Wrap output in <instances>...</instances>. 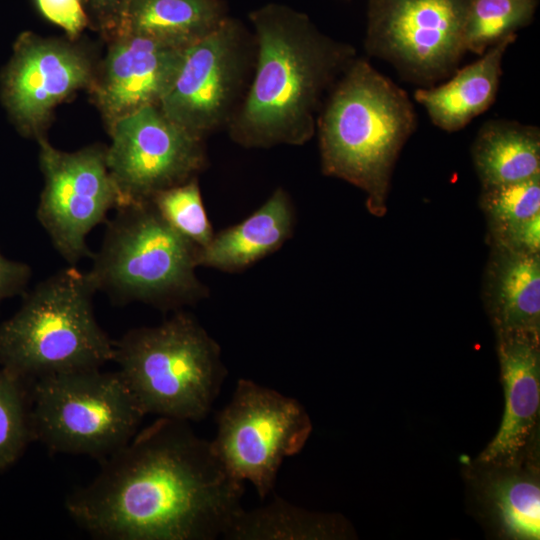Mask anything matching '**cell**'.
<instances>
[{
  "mask_svg": "<svg viewBox=\"0 0 540 540\" xmlns=\"http://www.w3.org/2000/svg\"><path fill=\"white\" fill-rule=\"evenodd\" d=\"M243 482L189 422L158 417L65 501L104 540H214L243 509Z\"/></svg>",
  "mask_w": 540,
  "mask_h": 540,
  "instance_id": "cell-1",
  "label": "cell"
},
{
  "mask_svg": "<svg viewBox=\"0 0 540 540\" xmlns=\"http://www.w3.org/2000/svg\"><path fill=\"white\" fill-rule=\"evenodd\" d=\"M249 20L254 72L227 124L229 135L247 148L303 145L316 133L322 104L356 51L284 4H265Z\"/></svg>",
  "mask_w": 540,
  "mask_h": 540,
  "instance_id": "cell-2",
  "label": "cell"
},
{
  "mask_svg": "<svg viewBox=\"0 0 540 540\" xmlns=\"http://www.w3.org/2000/svg\"><path fill=\"white\" fill-rule=\"evenodd\" d=\"M416 128L405 90L356 57L317 117L322 172L361 189L369 212L383 216L395 163Z\"/></svg>",
  "mask_w": 540,
  "mask_h": 540,
  "instance_id": "cell-3",
  "label": "cell"
},
{
  "mask_svg": "<svg viewBox=\"0 0 540 540\" xmlns=\"http://www.w3.org/2000/svg\"><path fill=\"white\" fill-rule=\"evenodd\" d=\"M95 294L74 265L26 290L19 309L0 324V367L32 383L113 361L114 341L97 322Z\"/></svg>",
  "mask_w": 540,
  "mask_h": 540,
  "instance_id": "cell-4",
  "label": "cell"
},
{
  "mask_svg": "<svg viewBox=\"0 0 540 540\" xmlns=\"http://www.w3.org/2000/svg\"><path fill=\"white\" fill-rule=\"evenodd\" d=\"M86 276L115 303L177 310L206 294L195 270L200 248L177 232L150 201L115 209Z\"/></svg>",
  "mask_w": 540,
  "mask_h": 540,
  "instance_id": "cell-5",
  "label": "cell"
},
{
  "mask_svg": "<svg viewBox=\"0 0 540 540\" xmlns=\"http://www.w3.org/2000/svg\"><path fill=\"white\" fill-rule=\"evenodd\" d=\"M113 361L146 415L189 423L207 417L226 377L220 346L182 311L127 331Z\"/></svg>",
  "mask_w": 540,
  "mask_h": 540,
  "instance_id": "cell-6",
  "label": "cell"
},
{
  "mask_svg": "<svg viewBox=\"0 0 540 540\" xmlns=\"http://www.w3.org/2000/svg\"><path fill=\"white\" fill-rule=\"evenodd\" d=\"M31 412L34 441L99 461L124 447L146 415L120 373L100 368L33 381Z\"/></svg>",
  "mask_w": 540,
  "mask_h": 540,
  "instance_id": "cell-7",
  "label": "cell"
},
{
  "mask_svg": "<svg viewBox=\"0 0 540 540\" xmlns=\"http://www.w3.org/2000/svg\"><path fill=\"white\" fill-rule=\"evenodd\" d=\"M311 432L310 416L297 399L240 379L218 414L211 442L229 472L249 481L264 499L274 489L283 460L299 453Z\"/></svg>",
  "mask_w": 540,
  "mask_h": 540,
  "instance_id": "cell-8",
  "label": "cell"
},
{
  "mask_svg": "<svg viewBox=\"0 0 540 540\" xmlns=\"http://www.w3.org/2000/svg\"><path fill=\"white\" fill-rule=\"evenodd\" d=\"M472 0H368L364 47L406 81L434 86L467 53L463 31Z\"/></svg>",
  "mask_w": 540,
  "mask_h": 540,
  "instance_id": "cell-9",
  "label": "cell"
},
{
  "mask_svg": "<svg viewBox=\"0 0 540 540\" xmlns=\"http://www.w3.org/2000/svg\"><path fill=\"white\" fill-rule=\"evenodd\" d=\"M254 58L253 36L240 21L227 16L209 34L184 48L160 109L204 139L230 121L249 85Z\"/></svg>",
  "mask_w": 540,
  "mask_h": 540,
  "instance_id": "cell-10",
  "label": "cell"
},
{
  "mask_svg": "<svg viewBox=\"0 0 540 540\" xmlns=\"http://www.w3.org/2000/svg\"><path fill=\"white\" fill-rule=\"evenodd\" d=\"M39 142L44 178L36 217L58 254L74 265L91 257L88 234L121 205L106 162V148L89 146L74 152Z\"/></svg>",
  "mask_w": 540,
  "mask_h": 540,
  "instance_id": "cell-11",
  "label": "cell"
},
{
  "mask_svg": "<svg viewBox=\"0 0 540 540\" xmlns=\"http://www.w3.org/2000/svg\"><path fill=\"white\" fill-rule=\"evenodd\" d=\"M106 162L121 205L150 201L205 166L202 138L168 118L158 105L141 108L110 126Z\"/></svg>",
  "mask_w": 540,
  "mask_h": 540,
  "instance_id": "cell-12",
  "label": "cell"
},
{
  "mask_svg": "<svg viewBox=\"0 0 540 540\" xmlns=\"http://www.w3.org/2000/svg\"><path fill=\"white\" fill-rule=\"evenodd\" d=\"M94 78L90 59L76 45L24 32L1 75V97L18 131L39 139L52 110Z\"/></svg>",
  "mask_w": 540,
  "mask_h": 540,
  "instance_id": "cell-13",
  "label": "cell"
},
{
  "mask_svg": "<svg viewBox=\"0 0 540 540\" xmlns=\"http://www.w3.org/2000/svg\"><path fill=\"white\" fill-rule=\"evenodd\" d=\"M92 88L109 126L141 108L160 104L177 73L184 48L131 34H113Z\"/></svg>",
  "mask_w": 540,
  "mask_h": 540,
  "instance_id": "cell-14",
  "label": "cell"
},
{
  "mask_svg": "<svg viewBox=\"0 0 540 540\" xmlns=\"http://www.w3.org/2000/svg\"><path fill=\"white\" fill-rule=\"evenodd\" d=\"M496 334L505 405L499 429L480 460L506 465L526 446L538 416L540 334L520 331Z\"/></svg>",
  "mask_w": 540,
  "mask_h": 540,
  "instance_id": "cell-15",
  "label": "cell"
},
{
  "mask_svg": "<svg viewBox=\"0 0 540 540\" xmlns=\"http://www.w3.org/2000/svg\"><path fill=\"white\" fill-rule=\"evenodd\" d=\"M482 298L496 333L540 334V254L490 247Z\"/></svg>",
  "mask_w": 540,
  "mask_h": 540,
  "instance_id": "cell-16",
  "label": "cell"
},
{
  "mask_svg": "<svg viewBox=\"0 0 540 540\" xmlns=\"http://www.w3.org/2000/svg\"><path fill=\"white\" fill-rule=\"evenodd\" d=\"M516 38L490 47L477 61L457 69L446 82L415 90L414 99L435 126L449 133L459 131L491 107L500 85L503 57Z\"/></svg>",
  "mask_w": 540,
  "mask_h": 540,
  "instance_id": "cell-17",
  "label": "cell"
},
{
  "mask_svg": "<svg viewBox=\"0 0 540 540\" xmlns=\"http://www.w3.org/2000/svg\"><path fill=\"white\" fill-rule=\"evenodd\" d=\"M293 223L291 201L283 189H276L248 218L214 234L199 251V266L242 270L279 249L292 235Z\"/></svg>",
  "mask_w": 540,
  "mask_h": 540,
  "instance_id": "cell-18",
  "label": "cell"
},
{
  "mask_svg": "<svg viewBox=\"0 0 540 540\" xmlns=\"http://www.w3.org/2000/svg\"><path fill=\"white\" fill-rule=\"evenodd\" d=\"M227 16L223 0H130L110 32L186 48Z\"/></svg>",
  "mask_w": 540,
  "mask_h": 540,
  "instance_id": "cell-19",
  "label": "cell"
},
{
  "mask_svg": "<svg viewBox=\"0 0 540 540\" xmlns=\"http://www.w3.org/2000/svg\"><path fill=\"white\" fill-rule=\"evenodd\" d=\"M481 187L540 176V129L508 119L482 124L471 146Z\"/></svg>",
  "mask_w": 540,
  "mask_h": 540,
  "instance_id": "cell-20",
  "label": "cell"
},
{
  "mask_svg": "<svg viewBox=\"0 0 540 540\" xmlns=\"http://www.w3.org/2000/svg\"><path fill=\"white\" fill-rule=\"evenodd\" d=\"M344 521L310 512L275 496L268 504L242 509L223 538L228 540H312L346 536Z\"/></svg>",
  "mask_w": 540,
  "mask_h": 540,
  "instance_id": "cell-21",
  "label": "cell"
},
{
  "mask_svg": "<svg viewBox=\"0 0 540 540\" xmlns=\"http://www.w3.org/2000/svg\"><path fill=\"white\" fill-rule=\"evenodd\" d=\"M539 0H472L466 15L463 39L466 52L482 55L495 44L513 37L530 25Z\"/></svg>",
  "mask_w": 540,
  "mask_h": 540,
  "instance_id": "cell-22",
  "label": "cell"
},
{
  "mask_svg": "<svg viewBox=\"0 0 540 540\" xmlns=\"http://www.w3.org/2000/svg\"><path fill=\"white\" fill-rule=\"evenodd\" d=\"M32 441L31 382L0 367V472L15 464Z\"/></svg>",
  "mask_w": 540,
  "mask_h": 540,
  "instance_id": "cell-23",
  "label": "cell"
},
{
  "mask_svg": "<svg viewBox=\"0 0 540 540\" xmlns=\"http://www.w3.org/2000/svg\"><path fill=\"white\" fill-rule=\"evenodd\" d=\"M150 202L169 225L197 247L209 244L214 234L196 178L156 193Z\"/></svg>",
  "mask_w": 540,
  "mask_h": 540,
  "instance_id": "cell-24",
  "label": "cell"
},
{
  "mask_svg": "<svg viewBox=\"0 0 540 540\" xmlns=\"http://www.w3.org/2000/svg\"><path fill=\"white\" fill-rule=\"evenodd\" d=\"M479 205L486 218L487 233L540 214V176L481 187Z\"/></svg>",
  "mask_w": 540,
  "mask_h": 540,
  "instance_id": "cell-25",
  "label": "cell"
},
{
  "mask_svg": "<svg viewBox=\"0 0 540 540\" xmlns=\"http://www.w3.org/2000/svg\"><path fill=\"white\" fill-rule=\"evenodd\" d=\"M495 504L503 527L516 539L540 538V488L526 478L510 477L498 483Z\"/></svg>",
  "mask_w": 540,
  "mask_h": 540,
  "instance_id": "cell-26",
  "label": "cell"
},
{
  "mask_svg": "<svg viewBox=\"0 0 540 540\" xmlns=\"http://www.w3.org/2000/svg\"><path fill=\"white\" fill-rule=\"evenodd\" d=\"M486 238L490 247L525 254H540V214L487 233Z\"/></svg>",
  "mask_w": 540,
  "mask_h": 540,
  "instance_id": "cell-27",
  "label": "cell"
},
{
  "mask_svg": "<svg viewBox=\"0 0 540 540\" xmlns=\"http://www.w3.org/2000/svg\"><path fill=\"white\" fill-rule=\"evenodd\" d=\"M35 1L42 15L62 28L71 38L80 34L90 21L82 0Z\"/></svg>",
  "mask_w": 540,
  "mask_h": 540,
  "instance_id": "cell-28",
  "label": "cell"
},
{
  "mask_svg": "<svg viewBox=\"0 0 540 540\" xmlns=\"http://www.w3.org/2000/svg\"><path fill=\"white\" fill-rule=\"evenodd\" d=\"M31 267L6 257L0 250V304L6 299L22 295L31 280Z\"/></svg>",
  "mask_w": 540,
  "mask_h": 540,
  "instance_id": "cell-29",
  "label": "cell"
},
{
  "mask_svg": "<svg viewBox=\"0 0 540 540\" xmlns=\"http://www.w3.org/2000/svg\"><path fill=\"white\" fill-rule=\"evenodd\" d=\"M130 0H82L89 17L105 30L110 31Z\"/></svg>",
  "mask_w": 540,
  "mask_h": 540,
  "instance_id": "cell-30",
  "label": "cell"
}]
</instances>
